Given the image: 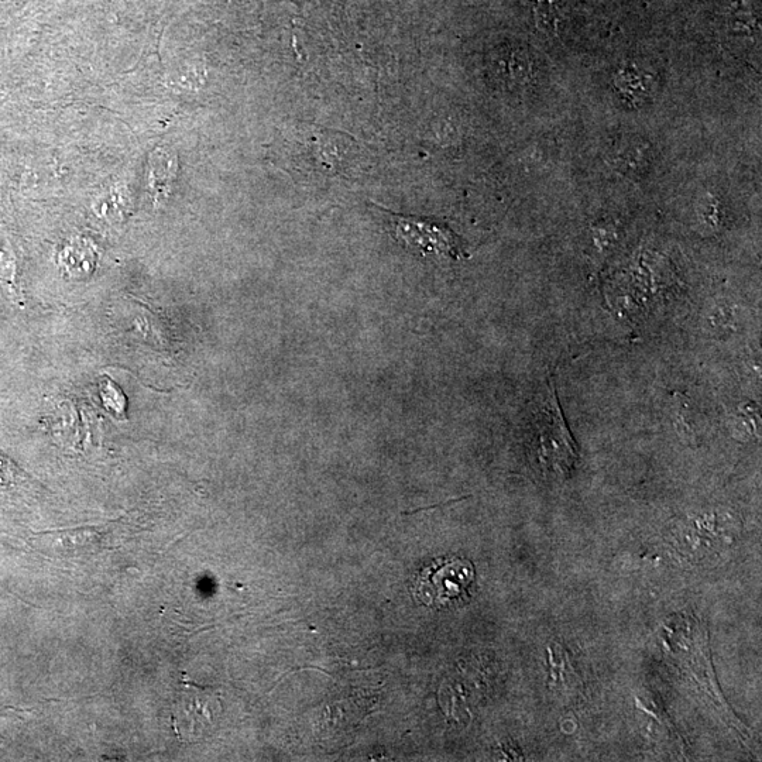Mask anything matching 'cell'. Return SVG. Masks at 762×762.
<instances>
[{
	"mask_svg": "<svg viewBox=\"0 0 762 762\" xmlns=\"http://www.w3.org/2000/svg\"><path fill=\"white\" fill-rule=\"evenodd\" d=\"M579 453L575 439L562 413L555 379H549L547 396L540 405V461L547 472L565 477L578 462Z\"/></svg>",
	"mask_w": 762,
	"mask_h": 762,
	"instance_id": "cell-1",
	"label": "cell"
},
{
	"mask_svg": "<svg viewBox=\"0 0 762 762\" xmlns=\"http://www.w3.org/2000/svg\"><path fill=\"white\" fill-rule=\"evenodd\" d=\"M475 580V569L461 558H441L425 566L414 583L417 602L429 607H448L466 596Z\"/></svg>",
	"mask_w": 762,
	"mask_h": 762,
	"instance_id": "cell-2",
	"label": "cell"
},
{
	"mask_svg": "<svg viewBox=\"0 0 762 762\" xmlns=\"http://www.w3.org/2000/svg\"><path fill=\"white\" fill-rule=\"evenodd\" d=\"M390 225L394 238L413 253L422 256L434 254L449 259H459L462 256L459 239L441 223L417 216L390 214Z\"/></svg>",
	"mask_w": 762,
	"mask_h": 762,
	"instance_id": "cell-3",
	"label": "cell"
},
{
	"mask_svg": "<svg viewBox=\"0 0 762 762\" xmlns=\"http://www.w3.org/2000/svg\"><path fill=\"white\" fill-rule=\"evenodd\" d=\"M112 537V525H94L43 532L37 535V541L51 554L78 559L89 558L111 548Z\"/></svg>",
	"mask_w": 762,
	"mask_h": 762,
	"instance_id": "cell-4",
	"label": "cell"
},
{
	"mask_svg": "<svg viewBox=\"0 0 762 762\" xmlns=\"http://www.w3.org/2000/svg\"><path fill=\"white\" fill-rule=\"evenodd\" d=\"M17 262L15 250L10 245V240L6 233L0 231V283L8 288V293L15 298V301L22 304V293L17 286L16 280Z\"/></svg>",
	"mask_w": 762,
	"mask_h": 762,
	"instance_id": "cell-5",
	"label": "cell"
},
{
	"mask_svg": "<svg viewBox=\"0 0 762 762\" xmlns=\"http://www.w3.org/2000/svg\"><path fill=\"white\" fill-rule=\"evenodd\" d=\"M177 164L174 157L166 150H156L150 160L151 190L164 192L173 181Z\"/></svg>",
	"mask_w": 762,
	"mask_h": 762,
	"instance_id": "cell-6",
	"label": "cell"
},
{
	"mask_svg": "<svg viewBox=\"0 0 762 762\" xmlns=\"http://www.w3.org/2000/svg\"><path fill=\"white\" fill-rule=\"evenodd\" d=\"M24 479V473L15 462L0 452V487L15 486Z\"/></svg>",
	"mask_w": 762,
	"mask_h": 762,
	"instance_id": "cell-7",
	"label": "cell"
}]
</instances>
